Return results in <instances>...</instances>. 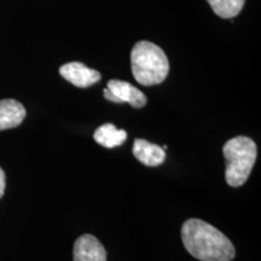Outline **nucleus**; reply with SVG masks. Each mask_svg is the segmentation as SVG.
I'll return each instance as SVG.
<instances>
[{
  "label": "nucleus",
  "instance_id": "nucleus-1",
  "mask_svg": "<svg viewBox=\"0 0 261 261\" xmlns=\"http://www.w3.org/2000/svg\"><path fill=\"white\" fill-rule=\"evenodd\" d=\"M181 240L189 254L201 261H231L236 250L221 231L201 219L182 224Z\"/></svg>",
  "mask_w": 261,
  "mask_h": 261
},
{
  "label": "nucleus",
  "instance_id": "nucleus-2",
  "mask_svg": "<svg viewBox=\"0 0 261 261\" xmlns=\"http://www.w3.org/2000/svg\"><path fill=\"white\" fill-rule=\"evenodd\" d=\"M132 74L143 86L163 83L169 73V62L165 51L154 42L138 41L130 51Z\"/></svg>",
  "mask_w": 261,
  "mask_h": 261
},
{
  "label": "nucleus",
  "instance_id": "nucleus-3",
  "mask_svg": "<svg viewBox=\"0 0 261 261\" xmlns=\"http://www.w3.org/2000/svg\"><path fill=\"white\" fill-rule=\"evenodd\" d=\"M223 152L226 161L225 180L232 188L242 187L249 178L256 161L255 142L244 136L234 137L225 143Z\"/></svg>",
  "mask_w": 261,
  "mask_h": 261
},
{
  "label": "nucleus",
  "instance_id": "nucleus-4",
  "mask_svg": "<svg viewBox=\"0 0 261 261\" xmlns=\"http://www.w3.org/2000/svg\"><path fill=\"white\" fill-rule=\"evenodd\" d=\"M104 97L106 99L114 103H128L136 109L143 108L146 104V96L139 89L130 85L127 81L110 80L104 90Z\"/></svg>",
  "mask_w": 261,
  "mask_h": 261
},
{
  "label": "nucleus",
  "instance_id": "nucleus-5",
  "mask_svg": "<svg viewBox=\"0 0 261 261\" xmlns=\"http://www.w3.org/2000/svg\"><path fill=\"white\" fill-rule=\"evenodd\" d=\"M60 74L65 80L80 89L92 86L102 77L99 71L91 69L80 62H70V63L63 64L60 68Z\"/></svg>",
  "mask_w": 261,
  "mask_h": 261
},
{
  "label": "nucleus",
  "instance_id": "nucleus-6",
  "mask_svg": "<svg viewBox=\"0 0 261 261\" xmlns=\"http://www.w3.org/2000/svg\"><path fill=\"white\" fill-rule=\"evenodd\" d=\"M74 261H107V250L92 234H83L75 241Z\"/></svg>",
  "mask_w": 261,
  "mask_h": 261
},
{
  "label": "nucleus",
  "instance_id": "nucleus-7",
  "mask_svg": "<svg viewBox=\"0 0 261 261\" xmlns=\"http://www.w3.org/2000/svg\"><path fill=\"white\" fill-rule=\"evenodd\" d=\"M132 151L135 158L148 167H156V166L162 165L166 160V151L161 146L140 138L135 140Z\"/></svg>",
  "mask_w": 261,
  "mask_h": 261
},
{
  "label": "nucleus",
  "instance_id": "nucleus-8",
  "mask_svg": "<svg viewBox=\"0 0 261 261\" xmlns=\"http://www.w3.org/2000/svg\"><path fill=\"white\" fill-rule=\"evenodd\" d=\"M25 109L15 99L0 100V130L15 128L23 122Z\"/></svg>",
  "mask_w": 261,
  "mask_h": 261
},
{
  "label": "nucleus",
  "instance_id": "nucleus-9",
  "mask_svg": "<svg viewBox=\"0 0 261 261\" xmlns=\"http://www.w3.org/2000/svg\"><path fill=\"white\" fill-rule=\"evenodd\" d=\"M93 138L99 145L112 149L125 143L127 132L123 129L116 128V126L113 123H104L96 129Z\"/></svg>",
  "mask_w": 261,
  "mask_h": 261
},
{
  "label": "nucleus",
  "instance_id": "nucleus-10",
  "mask_svg": "<svg viewBox=\"0 0 261 261\" xmlns=\"http://www.w3.org/2000/svg\"><path fill=\"white\" fill-rule=\"evenodd\" d=\"M207 2L219 17L231 19L242 11L246 0H207Z\"/></svg>",
  "mask_w": 261,
  "mask_h": 261
},
{
  "label": "nucleus",
  "instance_id": "nucleus-11",
  "mask_svg": "<svg viewBox=\"0 0 261 261\" xmlns=\"http://www.w3.org/2000/svg\"><path fill=\"white\" fill-rule=\"evenodd\" d=\"M5 192V173L0 167V198L3 197Z\"/></svg>",
  "mask_w": 261,
  "mask_h": 261
}]
</instances>
